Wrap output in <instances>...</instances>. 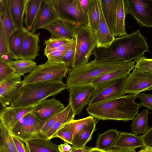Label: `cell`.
Listing matches in <instances>:
<instances>
[{
	"label": "cell",
	"instance_id": "cell-52",
	"mask_svg": "<svg viewBox=\"0 0 152 152\" xmlns=\"http://www.w3.org/2000/svg\"><path fill=\"white\" fill-rule=\"evenodd\" d=\"M92 148L85 147L82 148L72 149L71 152H89Z\"/></svg>",
	"mask_w": 152,
	"mask_h": 152
},
{
	"label": "cell",
	"instance_id": "cell-53",
	"mask_svg": "<svg viewBox=\"0 0 152 152\" xmlns=\"http://www.w3.org/2000/svg\"><path fill=\"white\" fill-rule=\"evenodd\" d=\"M5 0H0V19L2 18L4 10Z\"/></svg>",
	"mask_w": 152,
	"mask_h": 152
},
{
	"label": "cell",
	"instance_id": "cell-18",
	"mask_svg": "<svg viewBox=\"0 0 152 152\" xmlns=\"http://www.w3.org/2000/svg\"><path fill=\"white\" fill-rule=\"evenodd\" d=\"M76 26L59 18L43 29L49 31L51 34V36L71 40L75 37Z\"/></svg>",
	"mask_w": 152,
	"mask_h": 152
},
{
	"label": "cell",
	"instance_id": "cell-48",
	"mask_svg": "<svg viewBox=\"0 0 152 152\" xmlns=\"http://www.w3.org/2000/svg\"><path fill=\"white\" fill-rule=\"evenodd\" d=\"M135 149L131 148H113L107 150L105 152H136Z\"/></svg>",
	"mask_w": 152,
	"mask_h": 152
},
{
	"label": "cell",
	"instance_id": "cell-51",
	"mask_svg": "<svg viewBox=\"0 0 152 152\" xmlns=\"http://www.w3.org/2000/svg\"><path fill=\"white\" fill-rule=\"evenodd\" d=\"M80 1L83 10L85 12L87 13L89 0H80Z\"/></svg>",
	"mask_w": 152,
	"mask_h": 152
},
{
	"label": "cell",
	"instance_id": "cell-33",
	"mask_svg": "<svg viewBox=\"0 0 152 152\" xmlns=\"http://www.w3.org/2000/svg\"><path fill=\"white\" fill-rule=\"evenodd\" d=\"M9 64L14 70V74L21 76L30 73L37 65L33 60L19 59L12 61Z\"/></svg>",
	"mask_w": 152,
	"mask_h": 152
},
{
	"label": "cell",
	"instance_id": "cell-32",
	"mask_svg": "<svg viewBox=\"0 0 152 152\" xmlns=\"http://www.w3.org/2000/svg\"><path fill=\"white\" fill-rule=\"evenodd\" d=\"M0 152H17L9 130L0 121Z\"/></svg>",
	"mask_w": 152,
	"mask_h": 152
},
{
	"label": "cell",
	"instance_id": "cell-25",
	"mask_svg": "<svg viewBox=\"0 0 152 152\" xmlns=\"http://www.w3.org/2000/svg\"><path fill=\"white\" fill-rule=\"evenodd\" d=\"M96 119L94 118L92 121L86 125L74 137L72 149L85 147L86 144L91 139L92 134L95 130Z\"/></svg>",
	"mask_w": 152,
	"mask_h": 152
},
{
	"label": "cell",
	"instance_id": "cell-19",
	"mask_svg": "<svg viewBox=\"0 0 152 152\" xmlns=\"http://www.w3.org/2000/svg\"><path fill=\"white\" fill-rule=\"evenodd\" d=\"M98 2L100 21L99 29L95 34L97 42L96 48H107L115 38L111 34L105 20L102 10L100 0H98Z\"/></svg>",
	"mask_w": 152,
	"mask_h": 152
},
{
	"label": "cell",
	"instance_id": "cell-39",
	"mask_svg": "<svg viewBox=\"0 0 152 152\" xmlns=\"http://www.w3.org/2000/svg\"><path fill=\"white\" fill-rule=\"evenodd\" d=\"M9 53L7 39L2 21L0 20V55Z\"/></svg>",
	"mask_w": 152,
	"mask_h": 152
},
{
	"label": "cell",
	"instance_id": "cell-31",
	"mask_svg": "<svg viewBox=\"0 0 152 152\" xmlns=\"http://www.w3.org/2000/svg\"><path fill=\"white\" fill-rule=\"evenodd\" d=\"M88 21V25L95 34L99 27L100 14L98 0H89L87 12Z\"/></svg>",
	"mask_w": 152,
	"mask_h": 152
},
{
	"label": "cell",
	"instance_id": "cell-50",
	"mask_svg": "<svg viewBox=\"0 0 152 152\" xmlns=\"http://www.w3.org/2000/svg\"><path fill=\"white\" fill-rule=\"evenodd\" d=\"M13 59L11 55L9 53H5L0 55V60L7 63L9 64L12 61Z\"/></svg>",
	"mask_w": 152,
	"mask_h": 152
},
{
	"label": "cell",
	"instance_id": "cell-8",
	"mask_svg": "<svg viewBox=\"0 0 152 152\" xmlns=\"http://www.w3.org/2000/svg\"><path fill=\"white\" fill-rule=\"evenodd\" d=\"M132 72L126 77L123 90L124 94H137L152 90V73L142 71L134 67Z\"/></svg>",
	"mask_w": 152,
	"mask_h": 152
},
{
	"label": "cell",
	"instance_id": "cell-10",
	"mask_svg": "<svg viewBox=\"0 0 152 152\" xmlns=\"http://www.w3.org/2000/svg\"><path fill=\"white\" fill-rule=\"evenodd\" d=\"M21 77L13 74L0 82V102L4 108L10 105L20 95L24 84Z\"/></svg>",
	"mask_w": 152,
	"mask_h": 152
},
{
	"label": "cell",
	"instance_id": "cell-12",
	"mask_svg": "<svg viewBox=\"0 0 152 152\" xmlns=\"http://www.w3.org/2000/svg\"><path fill=\"white\" fill-rule=\"evenodd\" d=\"M126 78L99 89H96L90 99L88 106L101 103L125 95L123 90Z\"/></svg>",
	"mask_w": 152,
	"mask_h": 152
},
{
	"label": "cell",
	"instance_id": "cell-54",
	"mask_svg": "<svg viewBox=\"0 0 152 152\" xmlns=\"http://www.w3.org/2000/svg\"><path fill=\"white\" fill-rule=\"evenodd\" d=\"M105 151L101 150L95 148H92V149L89 152H105Z\"/></svg>",
	"mask_w": 152,
	"mask_h": 152
},
{
	"label": "cell",
	"instance_id": "cell-2",
	"mask_svg": "<svg viewBox=\"0 0 152 152\" xmlns=\"http://www.w3.org/2000/svg\"><path fill=\"white\" fill-rule=\"evenodd\" d=\"M126 62L119 60H91L83 66L70 70L66 81L68 89L91 84L95 79L118 68Z\"/></svg>",
	"mask_w": 152,
	"mask_h": 152
},
{
	"label": "cell",
	"instance_id": "cell-44",
	"mask_svg": "<svg viewBox=\"0 0 152 152\" xmlns=\"http://www.w3.org/2000/svg\"><path fill=\"white\" fill-rule=\"evenodd\" d=\"M65 54L64 52L56 51L49 53L46 56L48 62L51 63H63V59Z\"/></svg>",
	"mask_w": 152,
	"mask_h": 152
},
{
	"label": "cell",
	"instance_id": "cell-7",
	"mask_svg": "<svg viewBox=\"0 0 152 152\" xmlns=\"http://www.w3.org/2000/svg\"><path fill=\"white\" fill-rule=\"evenodd\" d=\"M45 121H41L31 112L26 114L18 121L9 130L12 136L17 137L24 142L34 139L42 137L40 129Z\"/></svg>",
	"mask_w": 152,
	"mask_h": 152
},
{
	"label": "cell",
	"instance_id": "cell-57",
	"mask_svg": "<svg viewBox=\"0 0 152 152\" xmlns=\"http://www.w3.org/2000/svg\"></svg>",
	"mask_w": 152,
	"mask_h": 152
},
{
	"label": "cell",
	"instance_id": "cell-41",
	"mask_svg": "<svg viewBox=\"0 0 152 152\" xmlns=\"http://www.w3.org/2000/svg\"><path fill=\"white\" fill-rule=\"evenodd\" d=\"M57 113L46 120L40 129V133L42 136L54 125L62 113Z\"/></svg>",
	"mask_w": 152,
	"mask_h": 152
},
{
	"label": "cell",
	"instance_id": "cell-42",
	"mask_svg": "<svg viewBox=\"0 0 152 152\" xmlns=\"http://www.w3.org/2000/svg\"><path fill=\"white\" fill-rule=\"evenodd\" d=\"M14 74V70L9 64L0 60V82Z\"/></svg>",
	"mask_w": 152,
	"mask_h": 152
},
{
	"label": "cell",
	"instance_id": "cell-37",
	"mask_svg": "<svg viewBox=\"0 0 152 152\" xmlns=\"http://www.w3.org/2000/svg\"><path fill=\"white\" fill-rule=\"evenodd\" d=\"M58 137L65 142L72 144L73 137L71 132L64 126L58 129L51 137V139Z\"/></svg>",
	"mask_w": 152,
	"mask_h": 152
},
{
	"label": "cell",
	"instance_id": "cell-5",
	"mask_svg": "<svg viewBox=\"0 0 152 152\" xmlns=\"http://www.w3.org/2000/svg\"><path fill=\"white\" fill-rule=\"evenodd\" d=\"M71 69L64 63H51L47 61L37 65L22 80L24 84L62 81Z\"/></svg>",
	"mask_w": 152,
	"mask_h": 152
},
{
	"label": "cell",
	"instance_id": "cell-45",
	"mask_svg": "<svg viewBox=\"0 0 152 152\" xmlns=\"http://www.w3.org/2000/svg\"><path fill=\"white\" fill-rule=\"evenodd\" d=\"M144 148H152V126L143 134L139 136Z\"/></svg>",
	"mask_w": 152,
	"mask_h": 152
},
{
	"label": "cell",
	"instance_id": "cell-35",
	"mask_svg": "<svg viewBox=\"0 0 152 152\" xmlns=\"http://www.w3.org/2000/svg\"><path fill=\"white\" fill-rule=\"evenodd\" d=\"M94 117L90 115L82 119L71 120L64 126L72 133L73 138L86 125L91 122Z\"/></svg>",
	"mask_w": 152,
	"mask_h": 152
},
{
	"label": "cell",
	"instance_id": "cell-24",
	"mask_svg": "<svg viewBox=\"0 0 152 152\" xmlns=\"http://www.w3.org/2000/svg\"><path fill=\"white\" fill-rule=\"evenodd\" d=\"M100 1L105 20L111 34L114 36L118 0H100Z\"/></svg>",
	"mask_w": 152,
	"mask_h": 152
},
{
	"label": "cell",
	"instance_id": "cell-9",
	"mask_svg": "<svg viewBox=\"0 0 152 152\" xmlns=\"http://www.w3.org/2000/svg\"><path fill=\"white\" fill-rule=\"evenodd\" d=\"M129 14L140 26L152 28V0H124Z\"/></svg>",
	"mask_w": 152,
	"mask_h": 152
},
{
	"label": "cell",
	"instance_id": "cell-43",
	"mask_svg": "<svg viewBox=\"0 0 152 152\" xmlns=\"http://www.w3.org/2000/svg\"><path fill=\"white\" fill-rule=\"evenodd\" d=\"M137 97L141 100V105L152 110V94L141 92L137 94Z\"/></svg>",
	"mask_w": 152,
	"mask_h": 152
},
{
	"label": "cell",
	"instance_id": "cell-28",
	"mask_svg": "<svg viewBox=\"0 0 152 152\" xmlns=\"http://www.w3.org/2000/svg\"><path fill=\"white\" fill-rule=\"evenodd\" d=\"M43 0H28L25 10L24 23L26 29L31 31Z\"/></svg>",
	"mask_w": 152,
	"mask_h": 152
},
{
	"label": "cell",
	"instance_id": "cell-30",
	"mask_svg": "<svg viewBox=\"0 0 152 152\" xmlns=\"http://www.w3.org/2000/svg\"><path fill=\"white\" fill-rule=\"evenodd\" d=\"M151 113L148 109H144L136 115L130 126L132 133L143 134L145 133L149 128L148 115Z\"/></svg>",
	"mask_w": 152,
	"mask_h": 152
},
{
	"label": "cell",
	"instance_id": "cell-46",
	"mask_svg": "<svg viewBox=\"0 0 152 152\" xmlns=\"http://www.w3.org/2000/svg\"><path fill=\"white\" fill-rule=\"evenodd\" d=\"M12 138L17 152H29L27 146L23 141L14 136H12Z\"/></svg>",
	"mask_w": 152,
	"mask_h": 152
},
{
	"label": "cell",
	"instance_id": "cell-34",
	"mask_svg": "<svg viewBox=\"0 0 152 152\" xmlns=\"http://www.w3.org/2000/svg\"><path fill=\"white\" fill-rule=\"evenodd\" d=\"M0 20L2 21L8 41L11 34L17 29L10 13L8 0H5L3 15Z\"/></svg>",
	"mask_w": 152,
	"mask_h": 152
},
{
	"label": "cell",
	"instance_id": "cell-49",
	"mask_svg": "<svg viewBox=\"0 0 152 152\" xmlns=\"http://www.w3.org/2000/svg\"><path fill=\"white\" fill-rule=\"evenodd\" d=\"M58 149L60 152H71L72 151V147L66 142L58 145Z\"/></svg>",
	"mask_w": 152,
	"mask_h": 152
},
{
	"label": "cell",
	"instance_id": "cell-55",
	"mask_svg": "<svg viewBox=\"0 0 152 152\" xmlns=\"http://www.w3.org/2000/svg\"><path fill=\"white\" fill-rule=\"evenodd\" d=\"M138 152H152V151L147 148L142 149Z\"/></svg>",
	"mask_w": 152,
	"mask_h": 152
},
{
	"label": "cell",
	"instance_id": "cell-11",
	"mask_svg": "<svg viewBox=\"0 0 152 152\" xmlns=\"http://www.w3.org/2000/svg\"><path fill=\"white\" fill-rule=\"evenodd\" d=\"M69 91V104L75 115H79L88 102L96 90L92 84L71 88Z\"/></svg>",
	"mask_w": 152,
	"mask_h": 152
},
{
	"label": "cell",
	"instance_id": "cell-4",
	"mask_svg": "<svg viewBox=\"0 0 152 152\" xmlns=\"http://www.w3.org/2000/svg\"><path fill=\"white\" fill-rule=\"evenodd\" d=\"M76 47L72 69L83 66L88 62L93 52L97 46L96 35L89 25L75 28Z\"/></svg>",
	"mask_w": 152,
	"mask_h": 152
},
{
	"label": "cell",
	"instance_id": "cell-21",
	"mask_svg": "<svg viewBox=\"0 0 152 152\" xmlns=\"http://www.w3.org/2000/svg\"><path fill=\"white\" fill-rule=\"evenodd\" d=\"M25 28L16 29L10 35L8 40L10 54L13 59H20L22 47L25 35Z\"/></svg>",
	"mask_w": 152,
	"mask_h": 152
},
{
	"label": "cell",
	"instance_id": "cell-17",
	"mask_svg": "<svg viewBox=\"0 0 152 152\" xmlns=\"http://www.w3.org/2000/svg\"><path fill=\"white\" fill-rule=\"evenodd\" d=\"M20 59L33 60L39 55L40 33L34 34L25 28Z\"/></svg>",
	"mask_w": 152,
	"mask_h": 152
},
{
	"label": "cell",
	"instance_id": "cell-14",
	"mask_svg": "<svg viewBox=\"0 0 152 152\" xmlns=\"http://www.w3.org/2000/svg\"><path fill=\"white\" fill-rule=\"evenodd\" d=\"M59 18L58 13L53 7L50 0H43L31 30L35 33L39 28H44Z\"/></svg>",
	"mask_w": 152,
	"mask_h": 152
},
{
	"label": "cell",
	"instance_id": "cell-3",
	"mask_svg": "<svg viewBox=\"0 0 152 152\" xmlns=\"http://www.w3.org/2000/svg\"><path fill=\"white\" fill-rule=\"evenodd\" d=\"M66 89H68L66 84L62 80L24 84L20 95L10 106L25 107L35 104Z\"/></svg>",
	"mask_w": 152,
	"mask_h": 152
},
{
	"label": "cell",
	"instance_id": "cell-22",
	"mask_svg": "<svg viewBox=\"0 0 152 152\" xmlns=\"http://www.w3.org/2000/svg\"><path fill=\"white\" fill-rule=\"evenodd\" d=\"M129 14L124 0H118L114 28L115 38L126 35L125 18L126 15Z\"/></svg>",
	"mask_w": 152,
	"mask_h": 152
},
{
	"label": "cell",
	"instance_id": "cell-29",
	"mask_svg": "<svg viewBox=\"0 0 152 152\" xmlns=\"http://www.w3.org/2000/svg\"><path fill=\"white\" fill-rule=\"evenodd\" d=\"M119 134L116 129H111L99 134L95 148L104 151L113 148Z\"/></svg>",
	"mask_w": 152,
	"mask_h": 152
},
{
	"label": "cell",
	"instance_id": "cell-16",
	"mask_svg": "<svg viewBox=\"0 0 152 152\" xmlns=\"http://www.w3.org/2000/svg\"><path fill=\"white\" fill-rule=\"evenodd\" d=\"M37 104L28 106L4 107L0 111V121L9 130L20 119L31 112Z\"/></svg>",
	"mask_w": 152,
	"mask_h": 152
},
{
	"label": "cell",
	"instance_id": "cell-15",
	"mask_svg": "<svg viewBox=\"0 0 152 152\" xmlns=\"http://www.w3.org/2000/svg\"><path fill=\"white\" fill-rule=\"evenodd\" d=\"M64 105L54 98L44 100L38 103L31 112L41 121H45L53 115L63 111Z\"/></svg>",
	"mask_w": 152,
	"mask_h": 152
},
{
	"label": "cell",
	"instance_id": "cell-6",
	"mask_svg": "<svg viewBox=\"0 0 152 152\" xmlns=\"http://www.w3.org/2000/svg\"><path fill=\"white\" fill-rule=\"evenodd\" d=\"M58 13L59 19L77 26L88 25L87 13L83 10L80 0H50Z\"/></svg>",
	"mask_w": 152,
	"mask_h": 152
},
{
	"label": "cell",
	"instance_id": "cell-47",
	"mask_svg": "<svg viewBox=\"0 0 152 152\" xmlns=\"http://www.w3.org/2000/svg\"><path fill=\"white\" fill-rule=\"evenodd\" d=\"M72 40L69 42L57 48L47 50L44 49V53L45 55L46 56L49 53L56 51L66 53L70 47L72 43Z\"/></svg>",
	"mask_w": 152,
	"mask_h": 152
},
{
	"label": "cell",
	"instance_id": "cell-40",
	"mask_svg": "<svg viewBox=\"0 0 152 152\" xmlns=\"http://www.w3.org/2000/svg\"><path fill=\"white\" fill-rule=\"evenodd\" d=\"M135 67L142 71L152 73V58H147L144 56L136 61Z\"/></svg>",
	"mask_w": 152,
	"mask_h": 152
},
{
	"label": "cell",
	"instance_id": "cell-13",
	"mask_svg": "<svg viewBox=\"0 0 152 152\" xmlns=\"http://www.w3.org/2000/svg\"><path fill=\"white\" fill-rule=\"evenodd\" d=\"M135 61L128 62L118 68L107 73L94 80L91 84L99 89L127 77L135 67Z\"/></svg>",
	"mask_w": 152,
	"mask_h": 152
},
{
	"label": "cell",
	"instance_id": "cell-27",
	"mask_svg": "<svg viewBox=\"0 0 152 152\" xmlns=\"http://www.w3.org/2000/svg\"><path fill=\"white\" fill-rule=\"evenodd\" d=\"M69 104H68L56 123L48 131L42 136V137L50 140L52 136L65 124L74 119L75 115Z\"/></svg>",
	"mask_w": 152,
	"mask_h": 152
},
{
	"label": "cell",
	"instance_id": "cell-38",
	"mask_svg": "<svg viewBox=\"0 0 152 152\" xmlns=\"http://www.w3.org/2000/svg\"><path fill=\"white\" fill-rule=\"evenodd\" d=\"M71 40L64 38L51 36L48 39L45 41L44 44L46 45V47L45 49L47 50L55 48L66 44Z\"/></svg>",
	"mask_w": 152,
	"mask_h": 152
},
{
	"label": "cell",
	"instance_id": "cell-36",
	"mask_svg": "<svg viewBox=\"0 0 152 152\" xmlns=\"http://www.w3.org/2000/svg\"><path fill=\"white\" fill-rule=\"evenodd\" d=\"M76 47V39L75 37L72 40V42L70 48L65 54L63 59V62L70 69H72L73 66L75 54Z\"/></svg>",
	"mask_w": 152,
	"mask_h": 152
},
{
	"label": "cell",
	"instance_id": "cell-23",
	"mask_svg": "<svg viewBox=\"0 0 152 152\" xmlns=\"http://www.w3.org/2000/svg\"><path fill=\"white\" fill-rule=\"evenodd\" d=\"M24 142L29 152H60L58 145L43 137L30 140Z\"/></svg>",
	"mask_w": 152,
	"mask_h": 152
},
{
	"label": "cell",
	"instance_id": "cell-56",
	"mask_svg": "<svg viewBox=\"0 0 152 152\" xmlns=\"http://www.w3.org/2000/svg\"><path fill=\"white\" fill-rule=\"evenodd\" d=\"M147 148L148 149L152 151V148Z\"/></svg>",
	"mask_w": 152,
	"mask_h": 152
},
{
	"label": "cell",
	"instance_id": "cell-1",
	"mask_svg": "<svg viewBox=\"0 0 152 152\" xmlns=\"http://www.w3.org/2000/svg\"><path fill=\"white\" fill-rule=\"evenodd\" d=\"M137 97L136 94L124 95L101 103L88 106L86 110L90 116L99 120L132 121L141 106L134 102Z\"/></svg>",
	"mask_w": 152,
	"mask_h": 152
},
{
	"label": "cell",
	"instance_id": "cell-20",
	"mask_svg": "<svg viewBox=\"0 0 152 152\" xmlns=\"http://www.w3.org/2000/svg\"><path fill=\"white\" fill-rule=\"evenodd\" d=\"M28 0H8L10 13L17 29H23L24 15Z\"/></svg>",
	"mask_w": 152,
	"mask_h": 152
},
{
	"label": "cell",
	"instance_id": "cell-26",
	"mask_svg": "<svg viewBox=\"0 0 152 152\" xmlns=\"http://www.w3.org/2000/svg\"><path fill=\"white\" fill-rule=\"evenodd\" d=\"M113 148L136 149L144 148L139 136L133 133L120 132Z\"/></svg>",
	"mask_w": 152,
	"mask_h": 152
}]
</instances>
